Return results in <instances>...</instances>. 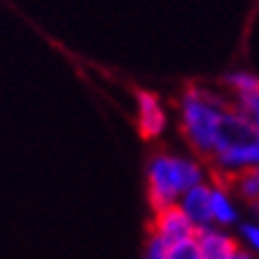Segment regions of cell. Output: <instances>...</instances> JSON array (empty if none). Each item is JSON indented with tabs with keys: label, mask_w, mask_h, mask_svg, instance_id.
<instances>
[{
	"label": "cell",
	"mask_w": 259,
	"mask_h": 259,
	"mask_svg": "<svg viewBox=\"0 0 259 259\" xmlns=\"http://www.w3.org/2000/svg\"><path fill=\"white\" fill-rule=\"evenodd\" d=\"M209 195H212V186L207 183H197L190 190H186L179 197L181 209L186 212V217L190 219V224L195 226V231L200 228L212 226V207H209Z\"/></svg>",
	"instance_id": "obj_4"
},
{
	"label": "cell",
	"mask_w": 259,
	"mask_h": 259,
	"mask_svg": "<svg viewBox=\"0 0 259 259\" xmlns=\"http://www.w3.org/2000/svg\"><path fill=\"white\" fill-rule=\"evenodd\" d=\"M257 171H259V169H257Z\"/></svg>",
	"instance_id": "obj_17"
},
{
	"label": "cell",
	"mask_w": 259,
	"mask_h": 259,
	"mask_svg": "<svg viewBox=\"0 0 259 259\" xmlns=\"http://www.w3.org/2000/svg\"><path fill=\"white\" fill-rule=\"evenodd\" d=\"M197 243H200V254L202 259H228L233 252L238 250V243L228 236L226 231L214 226L200 228L195 231Z\"/></svg>",
	"instance_id": "obj_7"
},
{
	"label": "cell",
	"mask_w": 259,
	"mask_h": 259,
	"mask_svg": "<svg viewBox=\"0 0 259 259\" xmlns=\"http://www.w3.org/2000/svg\"><path fill=\"white\" fill-rule=\"evenodd\" d=\"M228 105L231 102L224 95L214 93L209 88L190 86L181 95V128H183L188 143L195 148V152H200L204 157H212L214 128H217L221 112L226 110Z\"/></svg>",
	"instance_id": "obj_1"
},
{
	"label": "cell",
	"mask_w": 259,
	"mask_h": 259,
	"mask_svg": "<svg viewBox=\"0 0 259 259\" xmlns=\"http://www.w3.org/2000/svg\"><path fill=\"white\" fill-rule=\"evenodd\" d=\"M169 257V243L162 240L159 236L150 233L148 247H145V259H166Z\"/></svg>",
	"instance_id": "obj_13"
},
{
	"label": "cell",
	"mask_w": 259,
	"mask_h": 259,
	"mask_svg": "<svg viewBox=\"0 0 259 259\" xmlns=\"http://www.w3.org/2000/svg\"><path fill=\"white\" fill-rule=\"evenodd\" d=\"M240 236H243V240L247 243V247L259 254V226L257 224H245V226L240 228Z\"/></svg>",
	"instance_id": "obj_14"
},
{
	"label": "cell",
	"mask_w": 259,
	"mask_h": 259,
	"mask_svg": "<svg viewBox=\"0 0 259 259\" xmlns=\"http://www.w3.org/2000/svg\"><path fill=\"white\" fill-rule=\"evenodd\" d=\"M236 186H238V193L245 197V200H257L259 197V171L252 169V171H243V174H236Z\"/></svg>",
	"instance_id": "obj_11"
},
{
	"label": "cell",
	"mask_w": 259,
	"mask_h": 259,
	"mask_svg": "<svg viewBox=\"0 0 259 259\" xmlns=\"http://www.w3.org/2000/svg\"><path fill=\"white\" fill-rule=\"evenodd\" d=\"M166 112L157 95L141 91L138 93V131L143 138H155L164 131Z\"/></svg>",
	"instance_id": "obj_6"
},
{
	"label": "cell",
	"mask_w": 259,
	"mask_h": 259,
	"mask_svg": "<svg viewBox=\"0 0 259 259\" xmlns=\"http://www.w3.org/2000/svg\"><path fill=\"white\" fill-rule=\"evenodd\" d=\"M228 259H257V257L252 254V250H243V247H238V250L233 252Z\"/></svg>",
	"instance_id": "obj_15"
},
{
	"label": "cell",
	"mask_w": 259,
	"mask_h": 259,
	"mask_svg": "<svg viewBox=\"0 0 259 259\" xmlns=\"http://www.w3.org/2000/svg\"><path fill=\"white\" fill-rule=\"evenodd\" d=\"M233 105L243 112L245 117L250 119L252 124H254V128L259 131V88H254L252 93L243 95V98H236V100H233Z\"/></svg>",
	"instance_id": "obj_12"
},
{
	"label": "cell",
	"mask_w": 259,
	"mask_h": 259,
	"mask_svg": "<svg viewBox=\"0 0 259 259\" xmlns=\"http://www.w3.org/2000/svg\"><path fill=\"white\" fill-rule=\"evenodd\" d=\"M224 86L228 88V93L233 95V98H243V95L252 93L254 88H259V76H257V74H252V71L238 69V71L226 74Z\"/></svg>",
	"instance_id": "obj_9"
},
{
	"label": "cell",
	"mask_w": 259,
	"mask_h": 259,
	"mask_svg": "<svg viewBox=\"0 0 259 259\" xmlns=\"http://www.w3.org/2000/svg\"><path fill=\"white\" fill-rule=\"evenodd\" d=\"M209 207H212V224H217V226H231V224H236V221H238L236 204H233L231 195H228L221 186L212 188V195H209Z\"/></svg>",
	"instance_id": "obj_8"
},
{
	"label": "cell",
	"mask_w": 259,
	"mask_h": 259,
	"mask_svg": "<svg viewBox=\"0 0 259 259\" xmlns=\"http://www.w3.org/2000/svg\"><path fill=\"white\" fill-rule=\"evenodd\" d=\"M212 159L226 174H243V171L259 169V138L240 143V145H233V148L214 155Z\"/></svg>",
	"instance_id": "obj_5"
},
{
	"label": "cell",
	"mask_w": 259,
	"mask_h": 259,
	"mask_svg": "<svg viewBox=\"0 0 259 259\" xmlns=\"http://www.w3.org/2000/svg\"><path fill=\"white\" fill-rule=\"evenodd\" d=\"M252 212L259 217V197H257V200H252Z\"/></svg>",
	"instance_id": "obj_16"
},
{
	"label": "cell",
	"mask_w": 259,
	"mask_h": 259,
	"mask_svg": "<svg viewBox=\"0 0 259 259\" xmlns=\"http://www.w3.org/2000/svg\"><path fill=\"white\" fill-rule=\"evenodd\" d=\"M166 259H202V254H200V243H197L195 233L169 245V257Z\"/></svg>",
	"instance_id": "obj_10"
},
{
	"label": "cell",
	"mask_w": 259,
	"mask_h": 259,
	"mask_svg": "<svg viewBox=\"0 0 259 259\" xmlns=\"http://www.w3.org/2000/svg\"><path fill=\"white\" fill-rule=\"evenodd\" d=\"M152 233L171 245L181 238H188L195 233V226L190 224L181 204H166L162 209H155V221H152Z\"/></svg>",
	"instance_id": "obj_3"
},
{
	"label": "cell",
	"mask_w": 259,
	"mask_h": 259,
	"mask_svg": "<svg viewBox=\"0 0 259 259\" xmlns=\"http://www.w3.org/2000/svg\"><path fill=\"white\" fill-rule=\"evenodd\" d=\"M202 181V166L193 159L157 152V155H152L148 164L150 202L155 209H162L166 204H176L186 190H190Z\"/></svg>",
	"instance_id": "obj_2"
}]
</instances>
